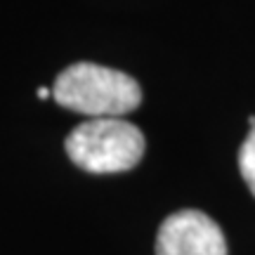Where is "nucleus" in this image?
<instances>
[{"mask_svg":"<svg viewBox=\"0 0 255 255\" xmlns=\"http://www.w3.org/2000/svg\"><path fill=\"white\" fill-rule=\"evenodd\" d=\"M52 97L59 107L92 119H121L135 111L142 90L132 76L92 62L71 64L57 76Z\"/></svg>","mask_w":255,"mask_h":255,"instance_id":"nucleus-1","label":"nucleus"},{"mask_svg":"<svg viewBox=\"0 0 255 255\" xmlns=\"http://www.w3.org/2000/svg\"><path fill=\"white\" fill-rule=\"evenodd\" d=\"M66 154L73 163L95 175L126 173L144 156L142 130L123 119H90L66 137Z\"/></svg>","mask_w":255,"mask_h":255,"instance_id":"nucleus-2","label":"nucleus"},{"mask_svg":"<svg viewBox=\"0 0 255 255\" xmlns=\"http://www.w3.org/2000/svg\"><path fill=\"white\" fill-rule=\"evenodd\" d=\"M156 255H227L220 225L201 210H177L156 234Z\"/></svg>","mask_w":255,"mask_h":255,"instance_id":"nucleus-3","label":"nucleus"},{"mask_svg":"<svg viewBox=\"0 0 255 255\" xmlns=\"http://www.w3.org/2000/svg\"><path fill=\"white\" fill-rule=\"evenodd\" d=\"M239 170H241V177L246 180L251 194L255 196V126H251V132L239 149Z\"/></svg>","mask_w":255,"mask_h":255,"instance_id":"nucleus-4","label":"nucleus"},{"mask_svg":"<svg viewBox=\"0 0 255 255\" xmlns=\"http://www.w3.org/2000/svg\"><path fill=\"white\" fill-rule=\"evenodd\" d=\"M50 95H52V90H47V88H38V97H40V100H47Z\"/></svg>","mask_w":255,"mask_h":255,"instance_id":"nucleus-5","label":"nucleus"}]
</instances>
